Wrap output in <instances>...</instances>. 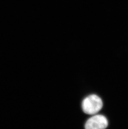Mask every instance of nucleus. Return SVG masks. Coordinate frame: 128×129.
Returning <instances> with one entry per match:
<instances>
[{"mask_svg":"<svg viewBox=\"0 0 128 129\" xmlns=\"http://www.w3.org/2000/svg\"><path fill=\"white\" fill-rule=\"evenodd\" d=\"M102 99L95 94H92L85 98L82 102L84 112L88 115H95L102 108Z\"/></svg>","mask_w":128,"mask_h":129,"instance_id":"1","label":"nucleus"},{"mask_svg":"<svg viewBox=\"0 0 128 129\" xmlns=\"http://www.w3.org/2000/svg\"><path fill=\"white\" fill-rule=\"evenodd\" d=\"M108 125L106 117L101 115H95L87 120L85 124L87 129H104Z\"/></svg>","mask_w":128,"mask_h":129,"instance_id":"2","label":"nucleus"}]
</instances>
